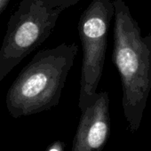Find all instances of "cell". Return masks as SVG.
Wrapping results in <instances>:
<instances>
[{"mask_svg":"<svg viewBox=\"0 0 151 151\" xmlns=\"http://www.w3.org/2000/svg\"><path fill=\"white\" fill-rule=\"evenodd\" d=\"M112 61L122 84V107L131 132L139 128L151 93V35L142 36L124 0H114Z\"/></svg>","mask_w":151,"mask_h":151,"instance_id":"cell-1","label":"cell"},{"mask_svg":"<svg viewBox=\"0 0 151 151\" xmlns=\"http://www.w3.org/2000/svg\"><path fill=\"white\" fill-rule=\"evenodd\" d=\"M150 1H151V0H150Z\"/></svg>","mask_w":151,"mask_h":151,"instance_id":"cell-9","label":"cell"},{"mask_svg":"<svg viewBox=\"0 0 151 151\" xmlns=\"http://www.w3.org/2000/svg\"><path fill=\"white\" fill-rule=\"evenodd\" d=\"M60 1H61L63 7L67 9V8H69L70 6H75L76 4H78L80 0H60Z\"/></svg>","mask_w":151,"mask_h":151,"instance_id":"cell-7","label":"cell"},{"mask_svg":"<svg viewBox=\"0 0 151 151\" xmlns=\"http://www.w3.org/2000/svg\"><path fill=\"white\" fill-rule=\"evenodd\" d=\"M11 0H0V15L6 10Z\"/></svg>","mask_w":151,"mask_h":151,"instance_id":"cell-8","label":"cell"},{"mask_svg":"<svg viewBox=\"0 0 151 151\" xmlns=\"http://www.w3.org/2000/svg\"><path fill=\"white\" fill-rule=\"evenodd\" d=\"M65 143L60 139L53 141L49 147H47L46 151H65Z\"/></svg>","mask_w":151,"mask_h":151,"instance_id":"cell-6","label":"cell"},{"mask_svg":"<svg viewBox=\"0 0 151 151\" xmlns=\"http://www.w3.org/2000/svg\"><path fill=\"white\" fill-rule=\"evenodd\" d=\"M80 112L71 151H102L110 135L109 93H97L93 101Z\"/></svg>","mask_w":151,"mask_h":151,"instance_id":"cell-5","label":"cell"},{"mask_svg":"<svg viewBox=\"0 0 151 151\" xmlns=\"http://www.w3.org/2000/svg\"><path fill=\"white\" fill-rule=\"evenodd\" d=\"M64 10L60 0H21L0 48V83L51 36Z\"/></svg>","mask_w":151,"mask_h":151,"instance_id":"cell-3","label":"cell"},{"mask_svg":"<svg viewBox=\"0 0 151 151\" xmlns=\"http://www.w3.org/2000/svg\"><path fill=\"white\" fill-rule=\"evenodd\" d=\"M114 15V0H93L80 16L78 33L83 51L78 98L80 111L97 95L106 58L108 33Z\"/></svg>","mask_w":151,"mask_h":151,"instance_id":"cell-4","label":"cell"},{"mask_svg":"<svg viewBox=\"0 0 151 151\" xmlns=\"http://www.w3.org/2000/svg\"><path fill=\"white\" fill-rule=\"evenodd\" d=\"M78 47L62 43L37 52L9 87L6 106L14 118L51 109L60 102Z\"/></svg>","mask_w":151,"mask_h":151,"instance_id":"cell-2","label":"cell"}]
</instances>
